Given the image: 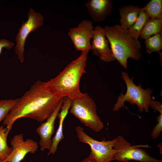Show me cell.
Here are the masks:
<instances>
[{
	"label": "cell",
	"mask_w": 162,
	"mask_h": 162,
	"mask_svg": "<svg viewBox=\"0 0 162 162\" xmlns=\"http://www.w3.org/2000/svg\"><path fill=\"white\" fill-rule=\"evenodd\" d=\"M61 98L50 90L45 82L38 80L20 97L3 121L10 130L14 123L23 117L42 122L47 119L59 104Z\"/></svg>",
	"instance_id": "obj_1"
},
{
	"label": "cell",
	"mask_w": 162,
	"mask_h": 162,
	"mask_svg": "<svg viewBox=\"0 0 162 162\" xmlns=\"http://www.w3.org/2000/svg\"><path fill=\"white\" fill-rule=\"evenodd\" d=\"M88 51L82 52L76 59L71 62L54 78L45 82L50 90L58 96L68 97L72 100L80 97L81 77L86 73Z\"/></svg>",
	"instance_id": "obj_2"
},
{
	"label": "cell",
	"mask_w": 162,
	"mask_h": 162,
	"mask_svg": "<svg viewBox=\"0 0 162 162\" xmlns=\"http://www.w3.org/2000/svg\"><path fill=\"white\" fill-rule=\"evenodd\" d=\"M104 28L114 57L121 65L127 69L129 58L136 60L140 59L141 42L131 37L128 30L119 24L106 26Z\"/></svg>",
	"instance_id": "obj_3"
},
{
	"label": "cell",
	"mask_w": 162,
	"mask_h": 162,
	"mask_svg": "<svg viewBox=\"0 0 162 162\" xmlns=\"http://www.w3.org/2000/svg\"><path fill=\"white\" fill-rule=\"evenodd\" d=\"M122 77L126 84V92L124 94L123 92L118 96V98L112 110L113 111H117L124 107V103L127 101L131 104H136L140 112L144 111L149 112L151 95L153 91L150 88L143 89L141 84L137 86L134 82L133 78H131L127 73L121 72Z\"/></svg>",
	"instance_id": "obj_4"
},
{
	"label": "cell",
	"mask_w": 162,
	"mask_h": 162,
	"mask_svg": "<svg viewBox=\"0 0 162 162\" xmlns=\"http://www.w3.org/2000/svg\"><path fill=\"white\" fill-rule=\"evenodd\" d=\"M97 106L87 93L72 100L70 112L81 122L95 132H100L104 124L96 112Z\"/></svg>",
	"instance_id": "obj_5"
},
{
	"label": "cell",
	"mask_w": 162,
	"mask_h": 162,
	"mask_svg": "<svg viewBox=\"0 0 162 162\" xmlns=\"http://www.w3.org/2000/svg\"><path fill=\"white\" fill-rule=\"evenodd\" d=\"M75 131L79 141L88 145L91 149L89 155L96 162H110L117 152L114 148L118 138L110 140L105 138L97 141L88 135L80 126L75 128Z\"/></svg>",
	"instance_id": "obj_6"
},
{
	"label": "cell",
	"mask_w": 162,
	"mask_h": 162,
	"mask_svg": "<svg viewBox=\"0 0 162 162\" xmlns=\"http://www.w3.org/2000/svg\"><path fill=\"white\" fill-rule=\"evenodd\" d=\"M118 140L114 146L117 150L112 160L129 162L134 160L140 162H162L161 160L152 158L144 149L140 147L148 148L147 145L133 146L122 136H118Z\"/></svg>",
	"instance_id": "obj_7"
},
{
	"label": "cell",
	"mask_w": 162,
	"mask_h": 162,
	"mask_svg": "<svg viewBox=\"0 0 162 162\" xmlns=\"http://www.w3.org/2000/svg\"><path fill=\"white\" fill-rule=\"evenodd\" d=\"M44 20L41 14L31 8L28 12V19L26 22L22 21L15 38V53L21 63H23L25 60V44L27 38L31 33L42 26Z\"/></svg>",
	"instance_id": "obj_8"
},
{
	"label": "cell",
	"mask_w": 162,
	"mask_h": 162,
	"mask_svg": "<svg viewBox=\"0 0 162 162\" xmlns=\"http://www.w3.org/2000/svg\"><path fill=\"white\" fill-rule=\"evenodd\" d=\"M94 29L92 22L86 20H82L76 27L70 29L68 34L76 50L90 51Z\"/></svg>",
	"instance_id": "obj_9"
},
{
	"label": "cell",
	"mask_w": 162,
	"mask_h": 162,
	"mask_svg": "<svg viewBox=\"0 0 162 162\" xmlns=\"http://www.w3.org/2000/svg\"><path fill=\"white\" fill-rule=\"evenodd\" d=\"M13 150L8 157L2 162H20L29 153L35 154L38 148L37 142L33 140L24 139L23 134L14 136L10 141Z\"/></svg>",
	"instance_id": "obj_10"
},
{
	"label": "cell",
	"mask_w": 162,
	"mask_h": 162,
	"mask_svg": "<svg viewBox=\"0 0 162 162\" xmlns=\"http://www.w3.org/2000/svg\"><path fill=\"white\" fill-rule=\"evenodd\" d=\"M91 50L92 54L104 62H112L116 59L105 35L104 28L97 26L94 29Z\"/></svg>",
	"instance_id": "obj_11"
},
{
	"label": "cell",
	"mask_w": 162,
	"mask_h": 162,
	"mask_svg": "<svg viewBox=\"0 0 162 162\" xmlns=\"http://www.w3.org/2000/svg\"><path fill=\"white\" fill-rule=\"evenodd\" d=\"M63 98L52 114L44 122L36 129V132L40 137L39 145L40 149L44 151L46 149L50 150L51 147L52 142V138L55 130V123L58 115L63 103Z\"/></svg>",
	"instance_id": "obj_12"
},
{
	"label": "cell",
	"mask_w": 162,
	"mask_h": 162,
	"mask_svg": "<svg viewBox=\"0 0 162 162\" xmlns=\"http://www.w3.org/2000/svg\"><path fill=\"white\" fill-rule=\"evenodd\" d=\"M86 6L92 18L98 22L104 20L113 9L110 0H89Z\"/></svg>",
	"instance_id": "obj_13"
},
{
	"label": "cell",
	"mask_w": 162,
	"mask_h": 162,
	"mask_svg": "<svg viewBox=\"0 0 162 162\" xmlns=\"http://www.w3.org/2000/svg\"><path fill=\"white\" fill-rule=\"evenodd\" d=\"M71 103V100L69 98H66L64 100L60 109L61 111L59 112L57 116V117L59 119L58 127L55 136L52 138V146L47 153L48 155L54 154L59 142L64 138L63 131V122L70 108Z\"/></svg>",
	"instance_id": "obj_14"
},
{
	"label": "cell",
	"mask_w": 162,
	"mask_h": 162,
	"mask_svg": "<svg viewBox=\"0 0 162 162\" xmlns=\"http://www.w3.org/2000/svg\"><path fill=\"white\" fill-rule=\"evenodd\" d=\"M141 8L129 5L121 7L119 9L120 25L123 28L128 29L136 20Z\"/></svg>",
	"instance_id": "obj_15"
},
{
	"label": "cell",
	"mask_w": 162,
	"mask_h": 162,
	"mask_svg": "<svg viewBox=\"0 0 162 162\" xmlns=\"http://www.w3.org/2000/svg\"><path fill=\"white\" fill-rule=\"evenodd\" d=\"M162 27V18H150L144 26L140 38L146 40L153 35L161 33Z\"/></svg>",
	"instance_id": "obj_16"
},
{
	"label": "cell",
	"mask_w": 162,
	"mask_h": 162,
	"mask_svg": "<svg viewBox=\"0 0 162 162\" xmlns=\"http://www.w3.org/2000/svg\"><path fill=\"white\" fill-rule=\"evenodd\" d=\"M147 14L141 10L137 18L133 25L128 29L129 34L132 38L136 39L140 37L142 31L147 22L150 19Z\"/></svg>",
	"instance_id": "obj_17"
},
{
	"label": "cell",
	"mask_w": 162,
	"mask_h": 162,
	"mask_svg": "<svg viewBox=\"0 0 162 162\" xmlns=\"http://www.w3.org/2000/svg\"><path fill=\"white\" fill-rule=\"evenodd\" d=\"M10 131L3 125H0V158L2 162L8 157L13 150L12 147L8 146L7 142V137Z\"/></svg>",
	"instance_id": "obj_18"
},
{
	"label": "cell",
	"mask_w": 162,
	"mask_h": 162,
	"mask_svg": "<svg viewBox=\"0 0 162 162\" xmlns=\"http://www.w3.org/2000/svg\"><path fill=\"white\" fill-rule=\"evenodd\" d=\"M141 9L150 18H162V0H151Z\"/></svg>",
	"instance_id": "obj_19"
},
{
	"label": "cell",
	"mask_w": 162,
	"mask_h": 162,
	"mask_svg": "<svg viewBox=\"0 0 162 162\" xmlns=\"http://www.w3.org/2000/svg\"><path fill=\"white\" fill-rule=\"evenodd\" d=\"M146 52L151 54L153 52H159L162 49V36L158 33L145 40Z\"/></svg>",
	"instance_id": "obj_20"
},
{
	"label": "cell",
	"mask_w": 162,
	"mask_h": 162,
	"mask_svg": "<svg viewBox=\"0 0 162 162\" xmlns=\"http://www.w3.org/2000/svg\"><path fill=\"white\" fill-rule=\"evenodd\" d=\"M17 100V98L0 100V123L16 104Z\"/></svg>",
	"instance_id": "obj_21"
},
{
	"label": "cell",
	"mask_w": 162,
	"mask_h": 162,
	"mask_svg": "<svg viewBox=\"0 0 162 162\" xmlns=\"http://www.w3.org/2000/svg\"><path fill=\"white\" fill-rule=\"evenodd\" d=\"M157 121L158 123L154 128L151 133V137L153 139L158 137L162 131V114H160L158 116Z\"/></svg>",
	"instance_id": "obj_22"
},
{
	"label": "cell",
	"mask_w": 162,
	"mask_h": 162,
	"mask_svg": "<svg viewBox=\"0 0 162 162\" xmlns=\"http://www.w3.org/2000/svg\"><path fill=\"white\" fill-rule=\"evenodd\" d=\"M14 45L15 44L14 42L5 39H0V55L3 49L4 48L7 50H10L13 47Z\"/></svg>",
	"instance_id": "obj_23"
},
{
	"label": "cell",
	"mask_w": 162,
	"mask_h": 162,
	"mask_svg": "<svg viewBox=\"0 0 162 162\" xmlns=\"http://www.w3.org/2000/svg\"><path fill=\"white\" fill-rule=\"evenodd\" d=\"M154 110L158 111L160 114H162V105L158 100H155L151 99L150 107Z\"/></svg>",
	"instance_id": "obj_24"
},
{
	"label": "cell",
	"mask_w": 162,
	"mask_h": 162,
	"mask_svg": "<svg viewBox=\"0 0 162 162\" xmlns=\"http://www.w3.org/2000/svg\"><path fill=\"white\" fill-rule=\"evenodd\" d=\"M80 162H96L89 155L84 159L83 160Z\"/></svg>",
	"instance_id": "obj_25"
},
{
	"label": "cell",
	"mask_w": 162,
	"mask_h": 162,
	"mask_svg": "<svg viewBox=\"0 0 162 162\" xmlns=\"http://www.w3.org/2000/svg\"><path fill=\"white\" fill-rule=\"evenodd\" d=\"M158 147L160 148V153L161 154H162V151H161V149H160V148H161V147L162 146V143H159L158 144Z\"/></svg>",
	"instance_id": "obj_26"
},
{
	"label": "cell",
	"mask_w": 162,
	"mask_h": 162,
	"mask_svg": "<svg viewBox=\"0 0 162 162\" xmlns=\"http://www.w3.org/2000/svg\"><path fill=\"white\" fill-rule=\"evenodd\" d=\"M2 161L1 160V159L0 158V162H2Z\"/></svg>",
	"instance_id": "obj_27"
},
{
	"label": "cell",
	"mask_w": 162,
	"mask_h": 162,
	"mask_svg": "<svg viewBox=\"0 0 162 162\" xmlns=\"http://www.w3.org/2000/svg\"><path fill=\"white\" fill-rule=\"evenodd\" d=\"M119 162V161H118V162Z\"/></svg>",
	"instance_id": "obj_28"
}]
</instances>
